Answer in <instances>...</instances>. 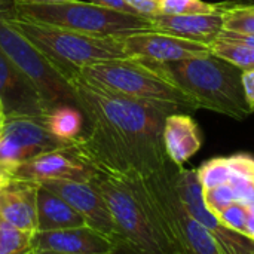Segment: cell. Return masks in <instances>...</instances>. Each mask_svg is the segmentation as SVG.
Wrapping results in <instances>:
<instances>
[{"label": "cell", "mask_w": 254, "mask_h": 254, "mask_svg": "<svg viewBox=\"0 0 254 254\" xmlns=\"http://www.w3.org/2000/svg\"><path fill=\"white\" fill-rule=\"evenodd\" d=\"M76 106L88 131L73 143L91 167L124 176L147 177L171 164L164 144V124L176 107L106 91L79 73L70 79Z\"/></svg>", "instance_id": "6da1fadb"}, {"label": "cell", "mask_w": 254, "mask_h": 254, "mask_svg": "<svg viewBox=\"0 0 254 254\" xmlns=\"http://www.w3.org/2000/svg\"><path fill=\"white\" fill-rule=\"evenodd\" d=\"M89 182L98 189L112 214L115 254H179L132 177L92 167Z\"/></svg>", "instance_id": "7a4b0ae2"}, {"label": "cell", "mask_w": 254, "mask_h": 254, "mask_svg": "<svg viewBox=\"0 0 254 254\" xmlns=\"http://www.w3.org/2000/svg\"><path fill=\"white\" fill-rule=\"evenodd\" d=\"M196 173L210 214L223 228L254 241V156L213 158Z\"/></svg>", "instance_id": "3957f363"}, {"label": "cell", "mask_w": 254, "mask_h": 254, "mask_svg": "<svg viewBox=\"0 0 254 254\" xmlns=\"http://www.w3.org/2000/svg\"><path fill=\"white\" fill-rule=\"evenodd\" d=\"M158 64L196 110H213L237 121L247 119L254 112L246 98L243 70L213 54Z\"/></svg>", "instance_id": "277c9868"}, {"label": "cell", "mask_w": 254, "mask_h": 254, "mask_svg": "<svg viewBox=\"0 0 254 254\" xmlns=\"http://www.w3.org/2000/svg\"><path fill=\"white\" fill-rule=\"evenodd\" d=\"M180 168L171 162L159 173L135 177L141 193L156 214L161 229L179 254H228L211 231L186 210L177 188Z\"/></svg>", "instance_id": "5b68a950"}, {"label": "cell", "mask_w": 254, "mask_h": 254, "mask_svg": "<svg viewBox=\"0 0 254 254\" xmlns=\"http://www.w3.org/2000/svg\"><path fill=\"white\" fill-rule=\"evenodd\" d=\"M79 74L85 80L124 97L171 106L182 113L196 110L186 94L161 70L158 63L129 57L115 58L91 64L82 68Z\"/></svg>", "instance_id": "8992f818"}, {"label": "cell", "mask_w": 254, "mask_h": 254, "mask_svg": "<svg viewBox=\"0 0 254 254\" xmlns=\"http://www.w3.org/2000/svg\"><path fill=\"white\" fill-rule=\"evenodd\" d=\"M10 24L42 51L70 79L82 68L107 60L125 58L121 37H97L16 16L6 10Z\"/></svg>", "instance_id": "52a82bcc"}, {"label": "cell", "mask_w": 254, "mask_h": 254, "mask_svg": "<svg viewBox=\"0 0 254 254\" xmlns=\"http://www.w3.org/2000/svg\"><path fill=\"white\" fill-rule=\"evenodd\" d=\"M12 12L30 21L97 37H124L152 30V21L147 18L124 13L83 0L48 4H13Z\"/></svg>", "instance_id": "ba28073f"}, {"label": "cell", "mask_w": 254, "mask_h": 254, "mask_svg": "<svg viewBox=\"0 0 254 254\" xmlns=\"http://www.w3.org/2000/svg\"><path fill=\"white\" fill-rule=\"evenodd\" d=\"M0 52L34 88L48 110L60 104L76 106L70 77L10 24L3 7H0Z\"/></svg>", "instance_id": "9c48e42d"}, {"label": "cell", "mask_w": 254, "mask_h": 254, "mask_svg": "<svg viewBox=\"0 0 254 254\" xmlns=\"http://www.w3.org/2000/svg\"><path fill=\"white\" fill-rule=\"evenodd\" d=\"M73 143L52 135L43 118L9 116L3 119L0 128V170L7 176L19 164L57 149H64Z\"/></svg>", "instance_id": "30bf717a"}, {"label": "cell", "mask_w": 254, "mask_h": 254, "mask_svg": "<svg viewBox=\"0 0 254 254\" xmlns=\"http://www.w3.org/2000/svg\"><path fill=\"white\" fill-rule=\"evenodd\" d=\"M125 57L150 63H176L210 55V46L167 33L146 30L121 37Z\"/></svg>", "instance_id": "8fae6325"}, {"label": "cell", "mask_w": 254, "mask_h": 254, "mask_svg": "<svg viewBox=\"0 0 254 254\" xmlns=\"http://www.w3.org/2000/svg\"><path fill=\"white\" fill-rule=\"evenodd\" d=\"M9 177L36 183L46 180L89 182L92 177V167L76 153L71 144L64 149L37 155L19 164L10 171Z\"/></svg>", "instance_id": "7c38bea8"}, {"label": "cell", "mask_w": 254, "mask_h": 254, "mask_svg": "<svg viewBox=\"0 0 254 254\" xmlns=\"http://www.w3.org/2000/svg\"><path fill=\"white\" fill-rule=\"evenodd\" d=\"M39 185L67 201L86 220L88 226L103 232L115 241V225L112 214L104 198L91 182L46 180Z\"/></svg>", "instance_id": "4fadbf2b"}, {"label": "cell", "mask_w": 254, "mask_h": 254, "mask_svg": "<svg viewBox=\"0 0 254 254\" xmlns=\"http://www.w3.org/2000/svg\"><path fill=\"white\" fill-rule=\"evenodd\" d=\"M115 241L103 232L85 225L33 235V252L61 254H115Z\"/></svg>", "instance_id": "5bb4252c"}, {"label": "cell", "mask_w": 254, "mask_h": 254, "mask_svg": "<svg viewBox=\"0 0 254 254\" xmlns=\"http://www.w3.org/2000/svg\"><path fill=\"white\" fill-rule=\"evenodd\" d=\"M0 109L4 118L33 116L45 118L48 113L39 94L27 79L0 52Z\"/></svg>", "instance_id": "9a60e30c"}, {"label": "cell", "mask_w": 254, "mask_h": 254, "mask_svg": "<svg viewBox=\"0 0 254 254\" xmlns=\"http://www.w3.org/2000/svg\"><path fill=\"white\" fill-rule=\"evenodd\" d=\"M37 188L36 182L10 179L0 189V217L24 232L36 234Z\"/></svg>", "instance_id": "2e32d148"}, {"label": "cell", "mask_w": 254, "mask_h": 254, "mask_svg": "<svg viewBox=\"0 0 254 254\" xmlns=\"http://www.w3.org/2000/svg\"><path fill=\"white\" fill-rule=\"evenodd\" d=\"M152 21V30L167 33L180 39L210 46L219 37L223 22L219 13H190V15H164L159 13Z\"/></svg>", "instance_id": "e0dca14e"}, {"label": "cell", "mask_w": 254, "mask_h": 254, "mask_svg": "<svg viewBox=\"0 0 254 254\" xmlns=\"http://www.w3.org/2000/svg\"><path fill=\"white\" fill-rule=\"evenodd\" d=\"M164 144L171 162L183 167L202 146V134L189 113H171L164 124Z\"/></svg>", "instance_id": "ac0fdd59"}, {"label": "cell", "mask_w": 254, "mask_h": 254, "mask_svg": "<svg viewBox=\"0 0 254 254\" xmlns=\"http://www.w3.org/2000/svg\"><path fill=\"white\" fill-rule=\"evenodd\" d=\"M86 220L61 196L39 185L37 188V232H51L85 226Z\"/></svg>", "instance_id": "d6986e66"}, {"label": "cell", "mask_w": 254, "mask_h": 254, "mask_svg": "<svg viewBox=\"0 0 254 254\" xmlns=\"http://www.w3.org/2000/svg\"><path fill=\"white\" fill-rule=\"evenodd\" d=\"M177 188L189 214L201 225H204L208 231H211V234L214 235L222 225L210 214L204 204L202 188L196 170H185L182 167L177 174Z\"/></svg>", "instance_id": "ffe728a7"}, {"label": "cell", "mask_w": 254, "mask_h": 254, "mask_svg": "<svg viewBox=\"0 0 254 254\" xmlns=\"http://www.w3.org/2000/svg\"><path fill=\"white\" fill-rule=\"evenodd\" d=\"M48 131L68 143L79 140L85 131V116L77 106L60 104L48 110L43 118Z\"/></svg>", "instance_id": "44dd1931"}, {"label": "cell", "mask_w": 254, "mask_h": 254, "mask_svg": "<svg viewBox=\"0 0 254 254\" xmlns=\"http://www.w3.org/2000/svg\"><path fill=\"white\" fill-rule=\"evenodd\" d=\"M222 31L254 36V4H237L225 1L222 9Z\"/></svg>", "instance_id": "7402d4cb"}, {"label": "cell", "mask_w": 254, "mask_h": 254, "mask_svg": "<svg viewBox=\"0 0 254 254\" xmlns=\"http://www.w3.org/2000/svg\"><path fill=\"white\" fill-rule=\"evenodd\" d=\"M210 51L213 55L231 63L232 65L241 68L243 71L254 68V48L252 46L217 39L210 45Z\"/></svg>", "instance_id": "603a6c76"}, {"label": "cell", "mask_w": 254, "mask_h": 254, "mask_svg": "<svg viewBox=\"0 0 254 254\" xmlns=\"http://www.w3.org/2000/svg\"><path fill=\"white\" fill-rule=\"evenodd\" d=\"M33 235L0 217V254H27L33 252Z\"/></svg>", "instance_id": "cb8c5ba5"}, {"label": "cell", "mask_w": 254, "mask_h": 254, "mask_svg": "<svg viewBox=\"0 0 254 254\" xmlns=\"http://www.w3.org/2000/svg\"><path fill=\"white\" fill-rule=\"evenodd\" d=\"M225 7L222 3H208L204 0H161L159 13L164 15H190V13H219Z\"/></svg>", "instance_id": "d4e9b609"}, {"label": "cell", "mask_w": 254, "mask_h": 254, "mask_svg": "<svg viewBox=\"0 0 254 254\" xmlns=\"http://www.w3.org/2000/svg\"><path fill=\"white\" fill-rule=\"evenodd\" d=\"M214 237L223 246L228 254H254L253 240H249L234 231L220 226Z\"/></svg>", "instance_id": "484cf974"}, {"label": "cell", "mask_w": 254, "mask_h": 254, "mask_svg": "<svg viewBox=\"0 0 254 254\" xmlns=\"http://www.w3.org/2000/svg\"><path fill=\"white\" fill-rule=\"evenodd\" d=\"M137 15L152 19L159 15V1L161 0H124Z\"/></svg>", "instance_id": "4316f807"}, {"label": "cell", "mask_w": 254, "mask_h": 254, "mask_svg": "<svg viewBox=\"0 0 254 254\" xmlns=\"http://www.w3.org/2000/svg\"><path fill=\"white\" fill-rule=\"evenodd\" d=\"M88 1L100 4V6H104V7H109V9H113V10H119V12H124V13L137 15L124 0H88Z\"/></svg>", "instance_id": "83f0119b"}, {"label": "cell", "mask_w": 254, "mask_h": 254, "mask_svg": "<svg viewBox=\"0 0 254 254\" xmlns=\"http://www.w3.org/2000/svg\"><path fill=\"white\" fill-rule=\"evenodd\" d=\"M243 86L249 104L254 109V68L243 71Z\"/></svg>", "instance_id": "f1b7e54d"}, {"label": "cell", "mask_w": 254, "mask_h": 254, "mask_svg": "<svg viewBox=\"0 0 254 254\" xmlns=\"http://www.w3.org/2000/svg\"><path fill=\"white\" fill-rule=\"evenodd\" d=\"M217 39H223V40H231V42H237V43H243L247 46L254 48V36H247V34H237V33H228V31H220ZM216 39V40H217Z\"/></svg>", "instance_id": "f546056e"}, {"label": "cell", "mask_w": 254, "mask_h": 254, "mask_svg": "<svg viewBox=\"0 0 254 254\" xmlns=\"http://www.w3.org/2000/svg\"><path fill=\"white\" fill-rule=\"evenodd\" d=\"M67 0H13V4H48V3H60Z\"/></svg>", "instance_id": "4dcf8cb0"}, {"label": "cell", "mask_w": 254, "mask_h": 254, "mask_svg": "<svg viewBox=\"0 0 254 254\" xmlns=\"http://www.w3.org/2000/svg\"><path fill=\"white\" fill-rule=\"evenodd\" d=\"M9 180H10V177H9L4 171H1V170H0V189H1V188H3Z\"/></svg>", "instance_id": "1f68e13d"}, {"label": "cell", "mask_w": 254, "mask_h": 254, "mask_svg": "<svg viewBox=\"0 0 254 254\" xmlns=\"http://www.w3.org/2000/svg\"><path fill=\"white\" fill-rule=\"evenodd\" d=\"M231 3H237V4H254V0H226Z\"/></svg>", "instance_id": "d6a6232c"}, {"label": "cell", "mask_w": 254, "mask_h": 254, "mask_svg": "<svg viewBox=\"0 0 254 254\" xmlns=\"http://www.w3.org/2000/svg\"><path fill=\"white\" fill-rule=\"evenodd\" d=\"M36 254H61V253H52V252H34Z\"/></svg>", "instance_id": "836d02e7"}, {"label": "cell", "mask_w": 254, "mask_h": 254, "mask_svg": "<svg viewBox=\"0 0 254 254\" xmlns=\"http://www.w3.org/2000/svg\"><path fill=\"white\" fill-rule=\"evenodd\" d=\"M3 119H4V116H3V112L0 109V128H1V124H3Z\"/></svg>", "instance_id": "e575fe53"}, {"label": "cell", "mask_w": 254, "mask_h": 254, "mask_svg": "<svg viewBox=\"0 0 254 254\" xmlns=\"http://www.w3.org/2000/svg\"><path fill=\"white\" fill-rule=\"evenodd\" d=\"M3 1H4V0H0V7H3V6H1V4H3Z\"/></svg>", "instance_id": "d590c367"}, {"label": "cell", "mask_w": 254, "mask_h": 254, "mask_svg": "<svg viewBox=\"0 0 254 254\" xmlns=\"http://www.w3.org/2000/svg\"><path fill=\"white\" fill-rule=\"evenodd\" d=\"M27 254H36L34 252H30V253H27Z\"/></svg>", "instance_id": "8d00e7d4"}]
</instances>
